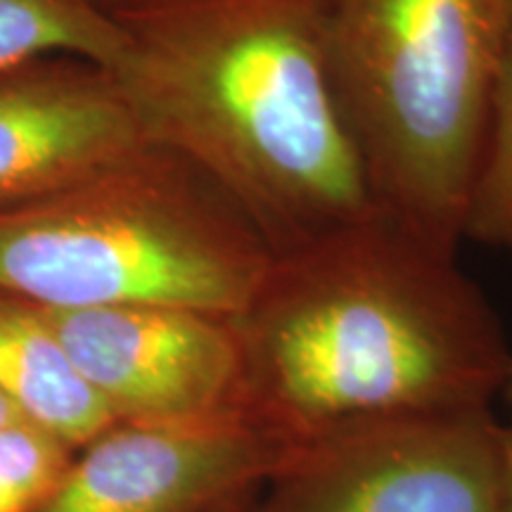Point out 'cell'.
Returning a JSON list of instances; mask_svg holds the SVG:
<instances>
[{
    "label": "cell",
    "mask_w": 512,
    "mask_h": 512,
    "mask_svg": "<svg viewBox=\"0 0 512 512\" xmlns=\"http://www.w3.org/2000/svg\"><path fill=\"white\" fill-rule=\"evenodd\" d=\"M503 512H512V425H505V475H503Z\"/></svg>",
    "instance_id": "obj_13"
},
{
    "label": "cell",
    "mask_w": 512,
    "mask_h": 512,
    "mask_svg": "<svg viewBox=\"0 0 512 512\" xmlns=\"http://www.w3.org/2000/svg\"><path fill=\"white\" fill-rule=\"evenodd\" d=\"M503 475L494 408L354 420L299 439L247 512H503Z\"/></svg>",
    "instance_id": "obj_5"
},
{
    "label": "cell",
    "mask_w": 512,
    "mask_h": 512,
    "mask_svg": "<svg viewBox=\"0 0 512 512\" xmlns=\"http://www.w3.org/2000/svg\"><path fill=\"white\" fill-rule=\"evenodd\" d=\"M505 3H508V12H510V17H512V0H505Z\"/></svg>",
    "instance_id": "obj_17"
},
{
    "label": "cell",
    "mask_w": 512,
    "mask_h": 512,
    "mask_svg": "<svg viewBox=\"0 0 512 512\" xmlns=\"http://www.w3.org/2000/svg\"><path fill=\"white\" fill-rule=\"evenodd\" d=\"M41 311L114 422L202 425L252 415L233 318L178 306Z\"/></svg>",
    "instance_id": "obj_6"
},
{
    "label": "cell",
    "mask_w": 512,
    "mask_h": 512,
    "mask_svg": "<svg viewBox=\"0 0 512 512\" xmlns=\"http://www.w3.org/2000/svg\"><path fill=\"white\" fill-rule=\"evenodd\" d=\"M512 17L505 0H332L337 98L377 211L458 254Z\"/></svg>",
    "instance_id": "obj_4"
},
{
    "label": "cell",
    "mask_w": 512,
    "mask_h": 512,
    "mask_svg": "<svg viewBox=\"0 0 512 512\" xmlns=\"http://www.w3.org/2000/svg\"><path fill=\"white\" fill-rule=\"evenodd\" d=\"M0 394L24 422L74 451L114 425L46 313L5 294H0Z\"/></svg>",
    "instance_id": "obj_9"
},
{
    "label": "cell",
    "mask_w": 512,
    "mask_h": 512,
    "mask_svg": "<svg viewBox=\"0 0 512 512\" xmlns=\"http://www.w3.org/2000/svg\"><path fill=\"white\" fill-rule=\"evenodd\" d=\"M467 238L512 256V27L467 192L463 240Z\"/></svg>",
    "instance_id": "obj_11"
},
{
    "label": "cell",
    "mask_w": 512,
    "mask_h": 512,
    "mask_svg": "<svg viewBox=\"0 0 512 512\" xmlns=\"http://www.w3.org/2000/svg\"><path fill=\"white\" fill-rule=\"evenodd\" d=\"M19 420H22V418H19L15 408L10 406V401L5 399L3 394H0V430H3V427L12 425V422H19Z\"/></svg>",
    "instance_id": "obj_15"
},
{
    "label": "cell",
    "mask_w": 512,
    "mask_h": 512,
    "mask_svg": "<svg viewBox=\"0 0 512 512\" xmlns=\"http://www.w3.org/2000/svg\"><path fill=\"white\" fill-rule=\"evenodd\" d=\"M100 3L143 138L226 190L275 254L373 214L332 79V0Z\"/></svg>",
    "instance_id": "obj_1"
},
{
    "label": "cell",
    "mask_w": 512,
    "mask_h": 512,
    "mask_svg": "<svg viewBox=\"0 0 512 512\" xmlns=\"http://www.w3.org/2000/svg\"><path fill=\"white\" fill-rule=\"evenodd\" d=\"M247 408L294 439L501 399L512 344L456 254L382 211L275 254L235 316Z\"/></svg>",
    "instance_id": "obj_2"
},
{
    "label": "cell",
    "mask_w": 512,
    "mask_h": 512,
    "mask_svg": "<svg viewBox=\"0 0 512 512\" xmlns=\"http://www.w3.org/2000/svg\"><path fill=\"white\" fill-rule=\"evenodd\" d=\"M124 36L100 0H0V72L43 57L117 67Z\"/></svg>",
    "instance_id": "obj_10"
},
{
    "label": "cell",
    "mask_w": 512,
    "mask_h": 512,
    "mask_svg": "<svg viewBox=\"0 0 512 512\" xmlns=\"http://www.w3.org/2000/svg\"><path fill=\"white\" fill-rule=\"evenodd\" d=\"M273 259L226 190L152 143L0 207V294L41 309L178 306L235 318Z\"/></svg>",
    "instance_id": "obj_3"
},
{
    "label": "cell",
    "mask_w": 512,
    "mask_h": 512,
    "mask_svg": "<svg viewBox=\"0 0 512 512\" xmlns=\"http://www.w3.org/2000/svg\"><path fill=\"white\" fill-rule=\"evenodd\" d=\"M256 494H259V489L247 491V494H240V496L228 498V501L214 505V508H209V510H204V512H247L249 505L254 503Z\"/></svg>",
    "instance_id": "obj_14"
},
{
    "label": "cell",
    "mask_w": 512,
    "mask_h": 512,
    "mask_svg": "<svg viewBox=\"0 0 512 512\" xmlns=\"http://www.w3.org/2000/svg\"><path fill=\"white\" fill-rule=\"evenodd\" d=\"M143 143L98 64L43 57L0 72V207L64 188Z\"/></svg>",
    "instance_id": "obj_8"
},
{
    "label": "cell",
    "mask_w": 512,
    "mask_h": 512,
    "mask_svg": "<svg viewBox=\"0 0 512 512\" xmlns=\"http://www.w3.org/2000/svg\"><path fill=\"white\" fill-rule=\"evenodd\" d=\"M74 448L19 420L0 430V512H34L74 458Z\"/></svg>",
    "instance_id": "obj_12"
},
{
    "label": "cell",
    "mask_w": 512,
    "mask_h": 512,
    "mask_svg": "<svg viewBox=\"0 0 512 512\" xmlns=\"http://www.w3.org/2000/svg\"><path fill=\"white\" fill-rule=\"evenodd\" d=\"M297 441L252 415L202 425L114 422L74 453L34 512H204L261 489Z\"/></svg>",
    "instance_id": "obj_7"
},
{
    "label": "cell",
    "mask_w": 512,
    "mask_h": 512,
    "mask_svg": "<svg viewBox=\"0 0 512 512\" xmlns=\"http://www.w3.org/2000/svg\"><path fill=\"white\" fill-rule=\"evenodd\" d=\"M501 399L505 401V406L510 408V415H512V351H510V366H508V375H505ZM510 425H512V420H510Z\"/></svg>",
    "instance_id": "obj_16"
}]
</instances>
